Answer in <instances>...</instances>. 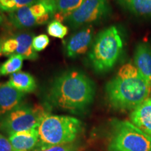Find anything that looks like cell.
<instances>
[{"label": "cell", "mask_w": 151, "mask_h": 151, "mask_svg": "<svg viewBox=\"0 0 151 151\" xmlns=\"http://www.w3.org/2000/svg\"><path fill=\"white\" fill-rule=\"evenodd\" d=\"M85 0H55L56 13L55 20L58 21L65 20L71 13L76 10L84 2Z\"/></svg>", "instance_id": "cell-17"}, {"label": "cell", "mask_w": 151, "mask_h": 151, "mask_svg": "<svg viewBox=\"0 0 151 151\" xmlns=\"http://www.w3.org/2000/svg\"><path fill=\"white\" fill-rule=\"evenodd\" d=\"M36 0H0V11L14 12Z\"/></svg>", "instance_id": "cell-19"}, {"label": "cell", "mask_w": 151, "mask_h": 151, "mask_svg": "<svg viewBox=\"0 0 151 151\" xmlns=\"http://www.w3.org/2000/svg\"><path fill=\"white\" fill-rule=\"evenodd\" d=\"M79 149V143L78 141L67 143L63 145H58L48 147V148L41 149V150H35L33 151H78Z\"/></svg>", "instance_id": "cell-22"}, {"label": "cell", "mask_w": 151, "mask_h": 151, "mask_svg": "<svg viewBox=\"0 0 151 151\" xmlns=\"http://www.w3.org/2000/svg\"><path fill=\"white\" fill-rule=\"evenodd\" d=\"M0 151H15L9 138L0 134Z\"/></svg>", "instance_id": "cell-24"}, {"label": "cell", "mask_w": 151, "mask_h": 151, "mask_svg": "<svg viewBox=\"0 0 151 151\" xmlns=\"http://www.w3.org/2000/svg\"><path fill=\"white\" fill-rule=\"evenodd\" d=\"M49 114L42 107L22 104L7 115L0 122V129L8 137L39 127L41 120Z\"/></svg>", "instance_id": "cell-7"}, {"label": "cell", "mask_w": 151, "mask_h": 151, "mask_svg": "<svg viewBox=\"0 0 151 151\" xmlns=\"http://www.w3.org/2000/svg\"><path fill=\"white\" fill-rule=\"evenodd\" d=\"M95 96L93 81L77 70L64 72L55 79L48 90V104L73 114L89 109Z\"/></svg>", "instance_id": "cell-1"}, {"label": "cell", "mask_w": 151, "mask_h": 151, "mask_svg": "<svg viewBox=\"0 0 151 151\" xmlns=\"http://www.w3.org/2000/svg\"><path fill=\"white\" fill-rule=\"evenodd\" d=\"M47 32L52 37L63 39L69 32V28L64 25L60 21L54 20L48 24L47 27Z\"/></svg>", "instance_id": "cell-20"}, {"label": "cell", "mask_w": 151, "mask_h": 151, "mask_svg": "<svg viewBox=\"0 0 151 151\" xmlns=\"http://www.w3.org/2000/svg\"><path fill=\"white\" fill-rule=\"evenodd\" d=\"M24 94L7 83L0 85V122L22 104Z\"/></svg>", "instance_id": "cell-10"}, {"label": "cell", "mask_w": 151, "mask_h": 151, "mask_svg": "<svg viewBox=\"0 0 151 151\" xmlns=\"http://www.w3.org/2000/svg\"><path fill=\"white\" fill-rule=\"evenodd\" d=\"M18 42V48L16 54L21 55L24 59L29 60H35L38 59L39 55L34 50L32 46L33 38L32 34L20 33L14 37Z\"/></svg>", "instance_id": "cell-15"}, {"label": "cell", "mask_w": 151, "mask_h": 151, "mask_svg": "<svg viewBox=\"0 0 151 151\" xmlns=\"http://www.w3.org/2000/svg\"><path fill=\"white\" fill-rule=\"evenodd\" d=\"M24 58L21 55L14 54L0 66V76H6L20 71Z\"/></svg>", "instance_id": "cell-18"}, {"label": "cell", "mask_w": 151, "mask_h": 151, "mask_svg": "<svg viewBox=\"0 0 151 151\" xmlns=\"http://www.w3.org/2000/svg\"><path fill=\"white\" fill-rule=\"evenodd\" d=\"M82 130L83 123L78 118L46 115L38 127L39 141L34 150L75 142L80 137Z\"/></svg>", "instance_id": "cell-3"}, {"label": "cell", "mask_w": 151, "mask_h": 151, "mask_svg": "<svg viewBox=\"0 0 151 151\" xmlns=\"http://www.w3.org/2000/svg\"><path fill=\"white\" fill-rule=\"evenodd\" d=\"M105 93L109 104L116 111H132L150 97L151 84L147 82L134 65L127 63L107 83Z\"/></svg>", "instance_id": "cell-2"}, {"label": "cell", "mask_w": 151, "mask_h": 151, "mask_svg": "<svg viewBox=\"0 0 151 151\" xmlns=\"http://www.w3.org/2000/svg\"><path fill=\"white\" fill-rule=\"evenodd\" d=\"M134 66L147 82L151 84V46L141 42L136 47L134 56Z\"/></svg>", "instance_id": "cell-11"}, {"label": "cell", "mask_w": 151, "mask_h": 151, "mask_svg": "<svg viewBox=\"0 0 151 151\" xmlns=\"http://www.w3.org/2000/svg\"><path fill=\"white\" fill-rule=\"evenodd\" d=\"M56 13L55 0H36L14 12L9 20L17 29H27L46 24Z\"/></svg>", "instance_id": "cell-6"}, {"label": "cell", "mask_w": 151, "mask_h": 151, "mask_svg": "<svg viewBox=\"0 0 151 151\" xmlns=\"http://www.w3.org/2000/svg\"><path fill=\"white\" fill-rule=\"evenodd\" d=\"M15 151H32L39 141L38 128L18 132L8 137Z\"/></svg>", "instance_id": "cell-13"}, {"label": "cell", "mask_w": 151, "mask_h": 151, "mask_svg": "<svg viewBox=\"0 0 151 151\" xmlns=\"http://www.w3.org/2000/svg\"><path fill=\"white\" fill-rule=\"evenodd\" d=\"M50 39L46 35H39L33 38L32 46L36 52L42 51L49 45Z\"/></svg>", "instance_id": "cell-21"}, {"label": "cell", "mask_w": 151, "mask_h": 151, "mask_svg": "<svg viewBox=\"0 0 151 151\" xmlns=\"http://www.w3.org/2000/svg\"><path fill=\"white\" fill-rule=\"evenodd\" d=\"M109 151H151V137L131 121L113 119L110 122Z\"/></svg>", "instance_id": "cell-5"}, {"label": "cell", "mask_w": 151, "mask_h": 151, "mask_svg": "<svg viewBox=\"0 0 151 151\" xmlns=\"http://www.w3.org/2000/svg\"><path fill=\"white\" fill-rule=\"evenodd\" d=\"M109 11L110 7L106 0H85L65 20L71 28L76 29L101 20Z\"/></svg>", "instance_id": "cell-8"}, {"label": "cell", "mask_w": 151, "mask_h": 151, "mask_svg": "<svg viewBox=\"0 0 151 151\" xmlns=\"http://www.w3.org/2000/svg\"><path fill=\"white\" fill-rule=\"evenodd\" d=\"M2 41L0 39V56L1 55V54H2V52H1V47H2Z\"/></svg>", "instance_id": "cell-25"}, {"label": "cell", "mask_w": 151, "mask_h": 151, "mask_svg": "<svg viewBox=\"0 0 151 151\" xmlns=\"http://www.w3.org/2000/svg\"><path fill=\"white\" fill-rule=\"evenodd\" d=\"M94 36V27L87 25L71 37L66 45V53L69 58H77L84 55L91 46Z\"/></svg>", "instance_id": "cell-9"}, {"label": "cell", "mask_w": 151, "mask_h": 151, "mask_svg": "<svg viewBox=\"0 0 151 151\" xmlns=\"http://www.w3.org/2000/svg\"><path fill=\"white\" fill-rule=\"evenodd\" d=\"M6 83L24 94L31 93L37 88V83L32 76L21 71L11 74Z\"/></svg>", "instance_id": "cell-14"}, {"label": "cell", "mask_w": 151, "mask_h": 151, "mask_svg": "<svg viewBox=\"0 0 151 151\" xmlns=\"http://www.w3.org/2000/svg\"><path fill=\"white\" fill-rule=\"evenodd\" d=\"M2 21H3V18H2V17H1V15H0V24L2 22Z\"/></svg>", "instance_id": "cell-26"}, {"label": "cell", "mask_w": 151, "mask_h": 151, "mask_svg": "<svg viewBox=\"0 0 151 151\" xmlns=\"http://www.w3.org/2000/svg\"><path fill=\"white\" fill-rule=\"evenodd\" d=\"M125 10L139 17H151V0H117Z\"/></svg>", "instance_id": "cell-16"}, {"label": "cell", "mask_w": 151, "mask_h": 151, "mask_svg": "<svg viewBox=\"0 0 151 151\" xmlns=\"http://www.w3.org/2000/svg\"><path fill=\"white\" fill-rule=\"evenodd\" d=\"M123 39L116 26H111L98 34L88 53L92 69L98 73L109 71L114 67L122 53Z\"/></svg>", "instance_id": "cell-4"}, {"label": "cell", "mask_w": 151, "mask_h": 151, "mask_svg": "<svg viewBox=\"0 0 151 151\" xmlns=\"http://www.w3.org/2000/svg\"><path fill=\"white\" fill-rule=\"evenodd\" d=\"M17 48H18V42L16 38L11 37L3 42L1 52L6 55H12L16 54Z\"/></svg>", "instance_id": "cell-23"}, {"label": "cell", "mask_w": 151, "mask_h": 151, "mask_svg": "<svg viewBox=\"0 0 151 151\" xmlns=\"http://www.w3.org/2000/svg\"><path fill=\"white\" fill-rule=\"evenodd\" d=\"M131 122L151 137V97H148L129 115Z\"/></svg>", "instance_id": "cell-12"}]
</instances>
